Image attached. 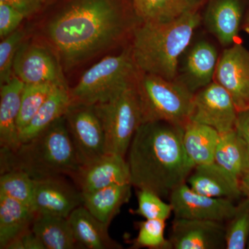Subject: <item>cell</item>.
<instances>
[{"label": "cell", "mask_w": 249, "mask_h": 249, "mask_svg": "<svg viewBox=\"0 0 249 249\" xmlns=\"http://www.w3.org/2000/svg\"><path fill=\"white\" fill-rule=\"evenodd\" d=\"M139 23L133 0H63L45 32L69 70L132 36Z\"/></svg>", "instance_id": "obj_1"}, {"label": "cell", "mask_w": 249, "mask_h": 249, "mask_svg": "<svg viewBox=\"0 0 249 249\" xmlns=\"http://www.w3.org/2000/svg\"><path fill=\"white\" fill-rule=\"evenodd\" d=\"M183 127L166 122L144 123L127 151L130 183L161 197L183 183L194 169L183 143Z\"/></svg>", "instance_id": "obj_2"}, {"label": "cell", "mask_w": 249, "mask_h": 249, "mask_svg": "<svg viewBox=\"0 0 249 249\" xmlns=\"http://www.w3.org/2000/svg\"><path fill=\"white\" fill-rule=\"evenodd\" d=\"M201 8L168 22H141L129 46L139 71L175 80L181 56L200 25Z\"/></svg>", "instance_id": "obj_3"}, {"label": "cell", "mask_w": 249, "mask_h": 249, "mask_svg": "<svg viewBox=\"0 0 249 249\" xmlns=\"http://www.w3.org/2000/svg\"><path fill=\"white\" fill-rule=\"evenodd\" d=\"M80 165L65 116L21 142L16 150H0L1 174L20 170L34 180L65 175L71 178Z\"/></svg>", "instance_id": "obj_4"}, {"label": "cell", "mask_w": 249, "mask_h": 249, "mask_svg": "<svg viewBox=\"0 0 249 249\" xmlns=\"http://www.w3.org/2000/svg\"><path fill=\"white\" fill-rule=\"evenodd\" d=\"M139 72L129 47L118 55L106 57L87 70L70 89L71 104L107 102L134 84Z\"/></svg>", "instance_id": "obj_5"}, {"label": "cell", "mask_w": 249, "mask_h": 249, "mask_svg": "<svg viewBox=\"0 0 249 249\" xmlns=\"http://www.w3.org/2000/svg\"><path fill=\"white\" fill-rule=\"evenodd\" d=\"M136 88L142 124L161 121L184 128L190 122L195 93L178 80L139 71Z\"/></svg>", "instance_id": "obj_6"}, {"label": "cell", "mask_w": 249, "mask_h": 249, "mask_svg": "<svg viewBox=\"0 0 249 249\" xmlns=\"http://www.w3.org/2000/svg\"><path fill=\"white\" fill-rule=\"evenodd\" d=\"M94 106L104 130L106 153L125 157L134 134L142 124L136 83L107 102Z\"/></svg>", "instance_id": "obj_7"}, {"label": "cell", "mask_w": 249, "mask_h": 249, "mask_svg": "<svg viewBox=\"0 0 249 249\" xmlns=\"http://www.w3.org/2000/svg\"><path fill=\"white\" fill-rule=\"evenodd\" d=\"M65 118L81 165L106 153L104 130L94 106L71 104Z\"/></svg>", "instance_id": "obj_8"}, {"label": "cell", "mask_w": 249, "mask_h": 249, "mask_svg": "<svg viewBox=\"0 0 249 249\" xmlns=\"http://www.w3.org/2000/svg\"><path fill=\"white\" fill-rule=\"evenodd\" d=\"M237 114L231 96L213 81L195 93L190 122L209 126L222 134L235 129Z\"/></svg>", "instance_id": "obj_9"}, {"label": "cell", "mask_w": 249, "mask_h": 249, "mask_svg": "<svg viewBox=\"0 0 249 249\" xmlns=\"http://www.w3.org/2000/svg\"><path fill=\"white\" fill-rule=\"evenodd\" d=\"M214 81L229 92L238 112L249 109V52L244 46L235 42L223 51Z\"/></svg>", "instance_id": "obj_10"}, {"label": "cell", "mask_w": 249, "mask_h": 249, "mask_svg": "<svg viewBox=\"0 0 249 249\" xmlns=\"http://www.w3.org/2000/svg\"><path fill=\"white\" fill-rule=\"evenodd\" d=\"M175 217L201 219L227 223L235 213L232 199L213 197L199 194L183 183L177 187L169 196Z\"/></svg>", "instance_id": "obj_11"}, {"label": "cell", "mask_w": 249, "mask_h": 249, "mask_svg": "<svg viewBox=\"0 0 249 249\" xmlns=\"http://www.w3.org/2000/svg\"><path fill=\"white\" fill-rule=\"evenodd\" d=\"M13 70L14 76L24 85L67 86L60 60L42 46L23 42L15 58Z\"/></svg>", "instance_id": "obj_12"}, {"label": "cell", "mask_w": 249, "mask_h": 249, "mask_svg": "<svg viewBox=\"0 0 249 249\" xmlns=\"http://www.w3.org/2000/svg\"><path fill=\"white\" fill-rule=\"evenodd\" d=\"M33 209L36 213L69 217L83 205V193L64 179L63 176L34 180Z\"/></svg>", "instance_id": "obj_13"}, {"label": "cell", "mask_w": 249, "mask_h": 249, "mask_svg": "<svg viewBox=\"0 0 249 249\" xmlns=\"http://www.w3.org/2000/svg\"><path fill=\"white\" fill-rule=\"evenodd\" d=\"M172 224L171 249H226L225 223L175 217Z\"/></svg>", "instance_id": "obj_14"}, {"label": "cell", "mask_w": 249, "mask_h": 249, "mask_svg": "<svg viewBox=\"0 0 249 249\" xmlns=\"http://www.w3.org/2000/svg\"><path fill=\"white\" fill-rule=\"evenodd\" d=\"M71 178L77 188L85 194L111 185L130 183V173L124 157L106 153L80 165Z\"/></svg>", "instance_id": "obj_15"}, {"label": "cell", "mask_w": 249, "mask_h": 249, "mask_svg": "<svg viewBox=\"0 0 249 249\" xmlns=\"http://www.w3.org/2000/svg\"><path fill=\"white\" fill-rule=\"evenodd\" d=\"M191 45L183 54L175 80L196 93L214 81L219 57L216 47L208 41Z\"/></svg>", "instance_id": "obj_16"}, {"label": "cell", "mask_w": 249, "mask_h": 249, "mask_svg": "<svg viewBox=\"0 0 249 249\" xmlns=\"http://www.w3.org/2000/svg\"><path fill=\"white\" fill-rule=\"evenodd\" d=\"M186 182L193 191L213 197L234 201L243 195L240 181L214 162L195 167Z\"/></svg>", "instance_id": "obj_17"}, {"label": "cell", "mask_w": 249, "mask_h": 249, "mask_svg": "<svg viewBox=\"0 0 249 249\" xmlns=\"http://www.w3.org/2000/svg\"><path fill=\"white\" fill-rule=\"evenodd\" d=\"M241 0H209L204 16L208 31L224 47L235 43L242 21Z\"/></svg>", "instance_id": "obj_18"}, {"label": "cell", "mask_w": 249, "mask_h": 249, "mask_svg": "<svg viewBox=\"0 0 249 249\" xmlns=\"http://www.w3.org/2000/svg\"><path fill=\"white\" fill-rule=\"evenodd\" d=\"M24 84L17 77H12L0 88V146L15 150L21 144L17 121L21 107Z\"/></svg>", "instance_id": "obj_19"}, {"label": "cell", "mask_w": 249, "mask_h": 249, "mask_svg": "<svg viewBox=\"0 0 249 249\" xmlns=\"http://www.w3.org/2000/svg\"><path fill=\"white\" fill-rule=\"evenodd\" d=\"M68 219L80 248L123 249L122 245L109 236V226L95 217L83 205L76 208L69 216Z\"/></svg>", "instance_id": "obj_20"}, {"label": "cell", "mask_w": 249, "mask_h": 249, "mask_svg": "<svg viewBox=\"0 0 249 249\" xmlns=\"http://www.w3.org/2000/svg\"><path fill=\"white\" fill-rule=\"evenodd\" d=\"M130 183L114 184L83 195V206L95 217L109 226L132 196Z\"/></svg>", "instance_id": "obj_21"}, {"label": "cell", "mask_w": 249, "mask_h": 249, "mask_svg": "<svg viewBox=\"0 0 249 249\" xmlns=\"http://www.w3.org/2000/svg\"><path fill=\"white\" fill-rule=\"evenodd\" d=\"M35 217L31 208L0 194V249H6L31 229Z\"/></svg>", "instance_id": "obj_22"}, {"label": "cell", "mask_w": 249, "mask_h": 249, "mask_svg": "<svg viewBox=\"0 0 249 249\" xmlns=\"http://www.w3.org/2000/svg\"><path fill=\"white\" fill-rule=\"evenodd\" d=\"M71 105L68 86L55 87L30 122L19 132L21 142H28L66 114Z\"/></svg>", "instance_id": "obj_23"}, {"label": "cell", "mask_w": 249, "mask_h": 249, "mask_svg": "<svg viewBox=\"0 0 249 249\" xmlns=\"http://www.w3.org/2000/svg\"><path fill=\"white\" fill-rule=\"evenodd\" d=\"M220 134L205 124L189 122L183 128V143L195 166L213 163Z\"/></svg>", "instance_id": "obj_24"}, {"label": "cell", "mask_w": 249, "mask_h": 249, "mask_svg": "<svg viewBox=\"0 0 249 249\" xmlns=\"http://www.w3.org/2000/svg\"><path fill=\"white\" fill-rule=\"evenodd\" d=\"M214 163L242 181L249 173V155L245 142L235 129L220 134Z\"/></svg>", "instance_id": "obj_25"}, {"label": "cell", "mask_w": 249, "mask_h": 249, "mask_svg": "<svg viewBox=\"0 0 249 249\" xmlns=\"http://www.w3.org/2000/svg\"><path fill=\"white\" fill-rule=\"evenodd\" d=\"M31 230L42 241L46 249L80 248L68 217L36 213Z\"/></svg>", "instance_id": "obj_26"}, {"label": "cell", "mask_w": 249, "mask_h": 249, "mask_svg": "<svg viewBox=\"0 0 249 249\" xmlns=\"http://www.w3.org/2000/svg\"><path fill=\"white\" fill-rule=\"evenodd\" d=\"M204 0H133L141 22H168L202 7Z\"/></svg>", "instance_id": "obj_27"}, {"label": "cell", "mask_w": 249, "mask_h": 249, "mask_svg": "<svg viewBox=\"0 0 249 249\" xmlns=\"http://www.w3.org/2000/svg\"><path fill=\"white\" fill-rule=\"evenodd\" d=\"M34 188V179L24 172L11 170L1 174L0 194L12 198L32 209Z\"/></svg>", "instance_id": "obj_28"}, {"label": "cell", "mask_w": 249, "mask_h": 249, "mask_svg": "<svg viewBox=\"0 0 249 249\" xmlns=\"http://www.w3.org/2000/svg\"><path fill=\"white\" fill-rule=\"evenodd\" d=\"M56 86L60 85L50 83L24 85L21 98L20 110L17 121L19 133L30 122Z\"/></svg>", "instance_id": "obj_29"}, {"label": "cell", "mask_w": 249, "mask_h": 249, "mask_svg": "<svg viewBox=\"0 0 249 249\" xmlns=\"http://www.w3.org/2000/svg\"><path fill=\"white\" fill-rule=\"evenodd\" d=\"M227 223L226 249H245L249 238V197L236 206L235 213Z\"/></svg>", "instance_id": "obj_30"}, {"label": "cell", "mask_w": 249, "mask_h": 249, "mask_svg": "<svg viewBox=\"0 0 249 249\" xmlns=\"http://www.w3.org/2000/svg\"><path fill=\"white\" fill-rule=\"evenodd\" d=\"M136 226L138 235L131 240V249H171L169 240L165 237V220L145 219Z\"/></svg>", "instance_id": "obj_31"}, {"label": "cell", "mask_w": 249, "mask_h": 249, "mask_svg": "<svg viewBox=\"0 0 249 249\" xmlns=\"http://www.w3.org/2000/svg\"><path fill=\"white\" fill-rule=\"evenodd\" d=\"M138 209L132 210V213L138 214L145 219H162L166 221L173 213L170 203L162 200L161 196L154 192L139 189L137 192Z\"/></svg>", "instance_id": "obj_32"}, {"label": "cell", "mask_w": 249, "mask_h": 249, "mask_svg": "<svg viewBox=\"0 0 249 249\" xmlns=\"http://www.w3.org/2000/svg\"><path fill=\"white\" fill-rule=\"evenodd\" d=\"M25 31L18 29L0 43V84L9 82L14 76V63L18 49L22 45Z\"/></svg>", "instance_id": "obj_33"}, {"label": "cell", "mask_w": 249, "mask_h": 249, "mask_svg": "<svg viewBox=\"0 0 249 249\" xmlns=\"http://www.w3.org/2000/svg\"><path fill=\"white\" fill-rule=\"evenodd\" d=\"M25 16L4 3L0 2V37H7L18 30Z\"/></svg>", "instance_id": "obj_34"}, {"label": "cell", "mask_w": 249, "mask_h": 249, "mask_svg": "<svg viewBox=\"0 0 249 249\" xmlns=\"http://www.w3.org/2000/svg\"><path fill=\"white\" fill-rule=\"evenodd\" d=\"M24 15L25 18L36 14L45 5L43 0H0Z\"/></svg>", "instance_id": "obj_35"}, {"label": "cell", "mask_w": 249, "mask_h": 249, "mask_svg": "<svg viewBox=\"0 0 249 249\" xmlns=\"http://www.w3.org/2000/svg\"><path fill=\"white\" fill-rule=\"evenodd\" d=\"M6 249H46L39 237L29 229L6 247Z\"/></svg>", "instance_id": "obj_36"}, {"label": "cell", "mask_w": 249, "mask_h": 249, "mask_svg": "<svg viewBox=\"0 0 249 249\" xmlns=\"http://www.w3.org/2000/svg\"><path fill=\"white\" fill-rule=\"evenodd\" d=\"M235 130L245 142L249 155V109L239 111L236 122ZM247 175H249V173Z\"/></svg>", "instance_id": "obj_37"}, {"label": "cell", "mask_w": 249, "mask_h": 249, "mask_svg": "<svg viewBox=\"0 0 249 249\" xmlns=\"http://www.w3.org/2000/svg\"><path fill=\"white\" fill-rule=\"evenodd\" d=\"M241 189L242 194L249 197V175H247L241 181Z\"/></svg>", "instance_id": "obj_38"}, {"label": "cell", "mask_w": 249, "mask_h": 249, "mask_svg": "<svg viewBox=\"0 0 249 249\" xmlns=\"http://www.w3.org/2000/svg\"><path fill=\"white\" fill-rule=\"evenodd\" d=\"M45 4H52L53 1H57V0H43Z\"/></svg>", "instance_id": "obj_39"}, {"label": "cell", "mask_w": 249, "mask_h": 249, "mask_svg": "<svg viewBox=\"0 0 249 249\" xmlns=\"http://www.w3.org/2000/svg\"><path fill=\"white\" fill-rule=\"evenodd\" d=\"M245 30L246 32L247 33V34L249 35V24H246L245 27Z\"/></svg>", "instance_id": "obj_40"}, {"label": "cell", "mask_w": 249, "mask_h": 249, "mask_svg": "<svg viewBox=\"0 0 249 249\" xmlns=\"http://www.w3.org/2000/svg\"><path fill=\"white\" fill-rule=\"evenodd\" d=\"M246 24H249V12L248 16H247V22H246Z\"/></svg>", "instance_id": "obj_41"}, {"label": "cell", "mask_w": 249, "mask_h": 249, "mask_svg": "<svg viewBox=\"0 0 249 249\" xmlns=\"http://www.w3.org/2000/svg\"><path fill=\"white\" fill-rule=\"evenodd\" d=\"M247 249H249V240H248V243H247Z\"/></svg>", "instance_id": "obj_42"}]
</instances>
